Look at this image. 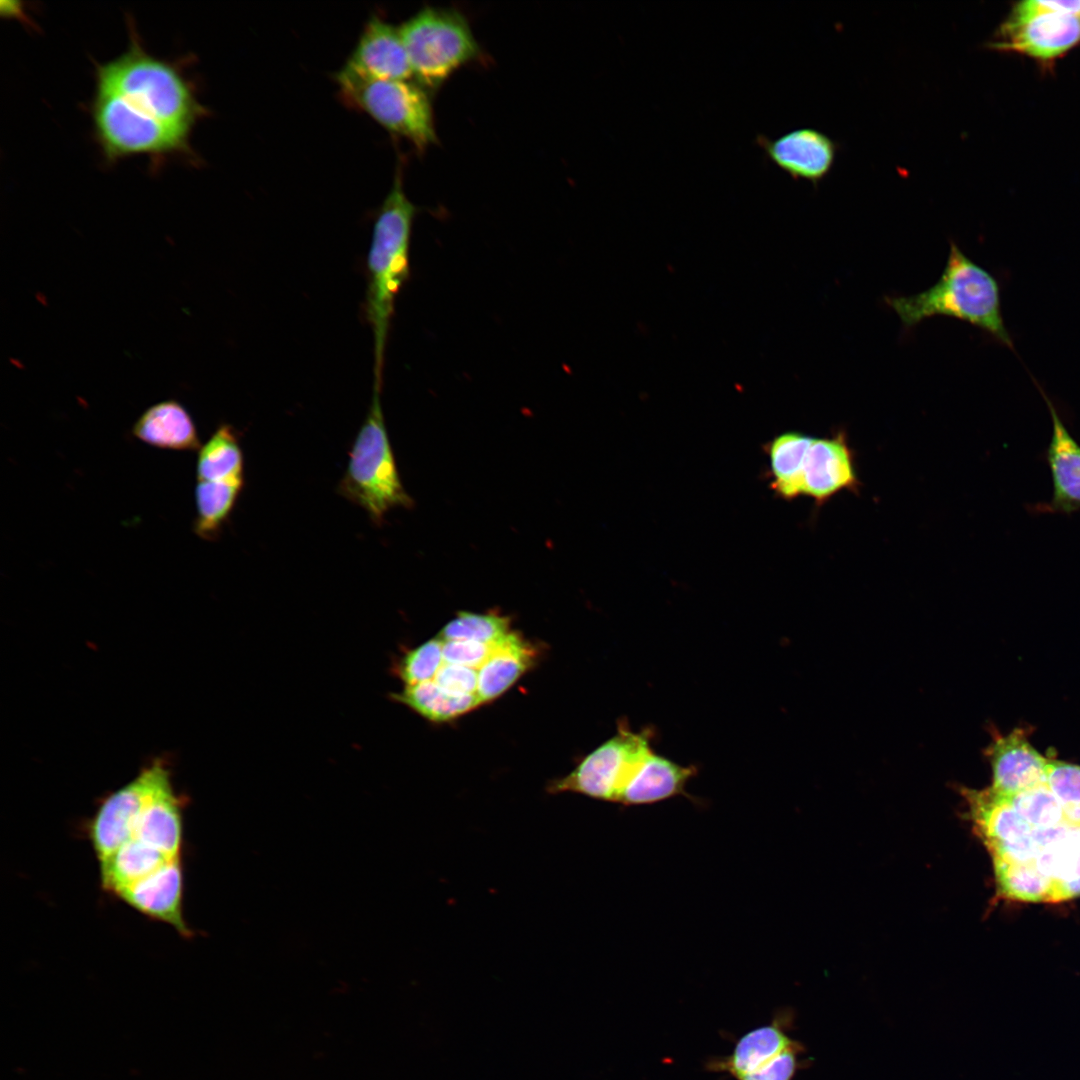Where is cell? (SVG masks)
Returning <instances> with one entry per match:
<instances>
[{
  "label": "cell",
  "instance_id": "18",
  "mask_svg": "<svg viewBox=\"0 0 1080 1080\" xmlns=\"http://www.w3.org/2000/svg\"><path fill=\"white\" fill-rule=\"evenodd\" d=\"M345 65L376 79L409 80L413 77L399 28L378 16H372L365 24Z\"/></svg>",
  "mask_w": 1080,
  "mask_h": 1080
},
{
  "label": "cell",
  "instance_id": "14",
  "mask_svg": "<svg viewBox=\"0 0 1080 1080\" xmlns=\"http://www.w3.org/2000/svg\"><path fill=\"white\" fill-rule=\"evenodd\" d=\"M859 486L855 456L846 433L838 431L830 437L814 438L803 464L802 495L821 506L839 492H856Z\"/></svg>",
  "mask_w": 1080,
  "mask_h": 1080
},
{
  "label": "cell",
  "instance_id": "25",
  "mask_svg": "<svg viewBox=\"0 0 1080 1080\" xmlns=\"http://www.w3.org/2000/svg\"><path fill=\"white\" fill-rule=\"evenodd\" d=\"M813 439L800 432H785L768 444L771 487L776 495L787 500L802 495V469Z\"/></svg>",
  "mask_w": 1080,
  "mask_h": 1080
},
{
  "label": "cell",
  "instance_id": "36",
  "mask_svg": "<svg viewBox=\"0 0 1080 1080\" xmlns=\"http://www.w3.org/2000/svg\"><path fill=\"white\" fill-rule=\"evenodd\" d=\"M1034 1L1043 9L1080 16V1Z\"/></svg>",
  "mask_w": 1080,
  "mask_h": 1080
},
{
  "label": "cell",
  "instance_id": "11",
  "mask_svg": "<svg viewBox=\"0 0 1080 1080\" xmlns=\"http://www.w3.org/2000/svg\"><path fill=\"white\" fill-rule=\"evenodd\" d=\"M170 781L168 766L157 759L102 801L88 828L89 840L99 863L131 838L148 803Z\"/></svg>",
  "mask_w": 1080,
  "mask_h": 1080
},
{
  "label": "cell",
  "instance_id": "23",
  "mask_svg": "<svg viewBox=\"0 0 1080 1080\" xmlns=\"http://www.w3.org/2000/svg\"><path fill=\"white\" fill-rule=\"evenodd\" d=\"M535 648L517 633L510 632L478 669L477 696L481 704L506 692L533 664Z\"/></svg>",
  "mask_w": 1080,
  "mask_h": 1080
},
{
  "label": "cell",
  "instance_id": "9",
  "mask_svg": "<svg viewBox=\"0 0 1080 1080\" xmlns=\"http://www.w3.org/2000/svg\"><path fill=\"white\" fill-rule=\"evenodd\" d=\"M794 1020L792 1011L778 1012L769 1024L741 1036L730 1054L710 1057L705 1069L735 1080H793L810 1064L802 1059L805 1046L790 1036Z\"/></svg>",
  "mask_w": 1080,
  "mask_h": 1080
},
{
  "label": "cell",
  "instance_id": "27",
  "mask_svg": "<svg viewBox=\"0 0 1080 1080\" xmlns=\"http://www.w3.org/2000/svg\"><path fill=\"white\" fill-rule=\"evenodd\" d=\"M244 479L197 481L194 532L202 539L215 540L228 520L243 488Z\"/></svg>",
  "mask_w": 1080,
  "mask_h": 1080
},
{
  "label": "cell",
  "instance_id": "24",
  "mask_svg": "<svg viewBox=\"0 0 1080 1080\" xmlns=\"http://www.w3.org/2000/svg\"><path fill=\"white\" fill-rule=\"evenodd\" d=\"M180 857L169 856L138 840H129L99 863L102 887L116 895Z\"/></svg>",
  "mask_w": 1080,
  "mask_h": 1080
},
{
  "label": "cell",
  "instance_id": "3",
  "mask_svg": "<svg viewBox=\"0 0 1080 1080\" xmlns=\"http://www.w3.org/2000/svg\"><path fill=\"white\" fill-rule=\"evenodd\" d=\"M416 207L403 189L400 169L374 224L368 254L367 316L374 335V385L382 384L385 346L395 298L409 278V246Z\"/></svg>",
  "mask_w": 1080,
  "mask_h": 1080
},
{
  "label": "cell",
  "instance_id": "34",
  "mask_svg": "<svg viewBox=\"0 0 1080 1080\" xmlns=\"http://www.w3.org/2000/svg\"><path fill=\"white\" fill-rule=\"evenodd\" d=\"M497 643H483L472 640L444 641V663L461 665L478 670L493 652Z\"/></svg>",
  "mask_w": 1080,
  "mask_h": 1080
},
{
  "label": "cell",
  "instance_id": "5",
  "mask_svg": "<svg viewBox=\"0 0 1080 1080\" xmlns=\"http://www.w3.org/2000/svg\"><path fill=\"white\" fill-rule=\"evenodd\" d=\"M398 28L413 77L427 91L480 55L467 19L455 9L425 7Z\"/></svg>",
  "mask_w": 1080,
  "mask_h": 1080
},
{
  "label": "cell",
  "instance_id": "2",
  "mask_svg": "<svg viewBox=\"0 0 1080 1080\" xmlns=\"http://www.w3.org/2000/svg\"><path fill=\"white\" fill-rule=\"evenodd\" d=\"M96 87L188 137L206 114L178 65L148 53L135 32L125 52L96 66Z\"/></svg>",
  "mask_w": 1080,
  "mask_h": 1080
},
{
  "label": "cell",
  "instance_id": "7",
  "mask_svg": "<svg viewBox=\"0 0 1080 1080\" xmlns=\"http://www.w3.org/2000/svg\"><path fill=\"white\" fill-rule=\"evenodd\" d=\"M90 113L106 161L140 155L158 159L189 150L188 136L141 113L111 91L95 87Z\"/></svg>",
  "mask_w": 1080,
  "mask_h": 1080
},
{
  "label": "cell",
  "instance_id": "28",
  "mask_svg": "<svg viewBox=\"0 0 1080 1080\" xmlns=\"http://www.w3.org/2000/svg\"><path fill=\"white\" fill-rule=\"evenodd\" d=\"M243 467L238 435L231 425L222 424L199 449L197 481L244 479Z\"/></svg>",
  "mask_w": 1080,
  "mask_h": 1080
},
{
  "label": "cell",
  "instance_id": "4",
  "mask_svg": "<svg viewBox=\"0 0 1080 1080\" xmlns=\"http://www.w3.org/2000/svg\"><path fill=\"white\" fill-rule=\"evenodd\" d=\"M381 388L373 386L367 416L349 452L338 492L360 506L375 523L392 508L411 505L395 462L380 402Z\"/></svg>",
  "mask_w": 1080,
  "mask_h": 1080
},
{
  "label": "cell",
  "instance_id": "15",
  "mask_svg": "<svg viewBox=\"0 0 1080 1080\" xmlns=\"http://www.w3.org/2000/svg\"><path fill=\"white\" fill-rule=\"evenodd\" d=\"M1052 421L1050 442L1042 454L1052 479V496L1033 505L1038 513L1071 515L1080 510V444L1071 435L1051 399L1038 386Z\"/></svg>",
  "mask_w": 1080,
  "mask_h": 1080
},
{
  "label": "cell",
  "instance_id": "1",
  "mask_svg": "<svg viewBox=\"0 0 1080 1080\" xmlns=\"http://www.w3.org/2000/svg\"><path fill=\"white\" fill-rule=\"evenodd\" d=\"M946 266L930 288L910 296H886L885 303L898 315L903 327L911 329L933 316L965 321L1014 349L1001 309L1000 286L996 278L966 256L950 241Z\"/></svg>",
  "mask_w": 1080,
  "mask_h": 1080
},
{
  "label": "cell",
  "instance_id": "8",
  "mask_svg": "<svg viewBox=\"0 0 1080 1080\" xmlns=\"http://www.w3.org/2000/svg\"><path fill=\"white\" fill-rule=\"evenodd\" d=\"M653 736L651 728L634 731L626 719L619 720L617 733L589 753L572 772L549 784L548 792L578 793L618 804L622 792L653 751Z\"/></svg>",
  "mask_w": 1080,
  "mask_h": 1080
},
{
  "label": "cell",
  "instance_id": "6",
  "mask_svg": "<svg viewBox=\"0 0 1080 1080\" xmlns=\"http://www.w3.org/2000/svg\"><path fill=\"white\" fill-rule=\"evenodd\" d=\"M335 78L347 103L392 134L406 138L419 150L437 141L429 91L417 82L371 78L346 65Z\"/></svg>",
  "mask_w": 1080,
  "mask_h": 1080
},
{
  "label": "cell",
  "instance_id": "20",
  "mask_svg": "<svg viewBox=\"0 0 1080 1080\" xmlns=\"http://www.w3.org/2000/svg\"><path fill=\"white\" fill-rule=\"evenodd\" d=\"M129 840H138L172 857L181 856L183 802L171 781L148 803Z\"/></svg>",
  "mask_w": 1080,
  "mask_h": 1080
},
{
  "label": "cell",
  "instance_id": "22",
  "mask_svg": "<svg viewBox=\"0 0 1080 1080\" xmlns=\"http://www.w3.org/2000/svg\"><path fill=\"white\" fill-rule=\"evenodd\" d=\"M1034 861L1051 883L1049 903L1080 896V826L1066 825Z\"/></svg>",
  "mask_w": 1080,
  "mask_h": 1080
},
{
  "label": "cell",
  "instance_id": "13",
  "mask_svg": "<svg viewBox=\"0 0 1080 1080\" xmlns=\"http://www.w3.org/2000/svg\"><path fill=\"white\" fill-rule=\"evenodd\" d=\"M756 144L766 158L794 180L818 184L831 171L837 143L814 128H798L770 139L757 135Z\"/></svg>",
  "mask_w": 1080,
  "mask_h": 1080
},
{
  "label": "cell",
  "instance_id": "12",
  "mask_svg": "<svg viewBox=\"0 0 1080 1080\" xmlns=\"http://www.w3.org/2000/svg\"><path fill=\"white\" fill-rule=\"evenodd\" d=\"M968 818L992 862H1029L1037 855L1034 829L1017 813L1008 797L991 787L962 788Z\"/></svg>",
  "mask_w": 1080,
  "mask_h": 1080
},
{
  "label": "cell",
  "instance_id": "32",
  "mask_svg": "<svg viewBox=\"0 0 1080 1080\" xmlns=\"http://www.w3.org/2000/svg\"><path fill=\"white\" fill-rule=\"evenodd\" d=\"M443 643L439 637L406 651L392 665V672L405 685L433 680L444 663Z\"/></svg>",
  "mask_w": 1080,
  "mask_h": 1080
},
{
  "label": "cell",
  "instance_id": "17",
  "mask_svg": "<svg viewBox=\"0 0 1080 1080\" xmlns=\"http://www.w3.org/2000/svg\"><path fill=\"white\" fill-rule=\"evenodd\" d=\"M183 880L180 857L115 896L138 912L170 925L181 936L189 937L192 933L183 916Z\"/></svg>",
  "mask_w": 1080,
  "mask_h": 1080
},
{
  "label": "cell",
  "instance_id": "16",
  "mask_svg": "<svg viewBox=\"0 0 1080 1080\" xmlns=\"http://www.w3.org/2000/svg\"><path fill=\"white\" fill-rule=\"evenodd\" d=\"M986 755L992 767L990 787L1000 795L1012 797L1047 781L1048 760L1020 729L995 736Z\"/></svg>",
  "mask_w": 1080,
  "mask_h": 1080
},
{
  "label": "cell",
  "instance_id": "21",
  "mask_svg": "<svg viewBox=\"0 0 1080 1080\" xmlns=\"http://www.w3.org/2000/svg\"><path fill=\"white\" fill-rule=\"evenodd\" d=\"M132 434L151 446L192 451L200 449L196 426L187 410L176 400L149 407L135 422Z\"/></svg>",
  "mask_w": 1080,
  "mask_h": 1080
},
{
  "label": "cell",
  "instance_id": "35",
  "mask_svg": "<svg viewBox=\"0 0 1080 1080\" xmlns=\"http://www.w3.org/2000/svg\"><path fill=\"white\" fill-rule=\"evenodd\" d=\"M445 691L455 695L476 694L478 686V670L443 663L433 679Z\"/></svg>",
  "mask_w": 1080,
  "mask_h": 1080
},
{
  "label": "cell",
  "instance_id": "30",
  "mask_svg": "<svg viewBox=\"0 0 1080 1080\" xmlns=\"http://www.w3.org/2000/svg\"><path fill=\"white\" fill-rule=\"evenodd\" d=\"M510 632V619L506 616L461 611L442 628L438 637L444 641L497 643Z\"/></svg>",
  "mask_w": 1080,
  "mask_h": 1080
},
{
  "label": "cell",
  "instance_id": "19",
  "mask_svg": "<svg viewBox=\"0 0 1080 1080\" xmlns=\"http://www.w3.org/2000/svg\"><path fill=\"white\" fill-rule=\"evenodd\" d=\"M697 773L695 765H680L653 750L622 792L618 804L625 807L651 805L677 796L698 804L699 800L686 790L688 782Z\"/></svg>",
  "mask_w": 1080,
  "mask_h": 1080
},
{
  "label": "cell",
  "instance_id": "29",
  "mask_svg": "<svg viewBox=\"0 0 1080 1080\" xmlns=\"http://www.w3.org/2000/svg\"><path fill=\"white\" fill-rule=\"evenodd\" d=\"M998 897L1020 902H1048L1050 881L1035 861L992 862Z\"/></svg>",
  "mask_w": 1080,
  "mask_h": 1080
},
{
  "label": "cell",
  "instance_id": "10",
  "mask_svg": "<svg viewBox=\"0 0 1080 1080\" xmlns=\"http://www.w3.org/2000/svg\"><path fill=\"white\" fill-rule=\"evenodd\" d=\"M1079 43L1080 16L1043 9L1030 0L1015 5L991 47L1049 64Z\"/></svg>",
  "mask_w": 1080,
  "mask_h": 1080
},
{
  "label": "cell",
  "instance_id": "31",
  "mask_svg": "<svg viewBox=\"0 0 1080 1080\" xmlns=\"http://www.w3.org/2000/svg\"><path fill=\"white\" fill-rule=\"evenodd\" d=\"M1008 798L1017 813L1033 829L1052 828L1068 823L1047 781Z\"/></svg>",
  "mask_w": 1080,
  "mask_h": 1080
},
{
  "label": "cell",
  "instance_id": "26",
  "mask_svg": "<svg viewBox=\"0 0 1080 1080\" xmlns=\"http://www.w3.org/2000/svg\"><path fill=\"white\" fill-rule=\"evenodd\" d=\"M390 696L392 700L433 722L452 720L481 704L477 694H451L434 680L406 685L402 691Z\"/></svg>",
  "mask_w": 1080,
  "mask_h": 1080
},
{
  "label": "cell",
  "instance_id": "33",
  "mask_svg": "<svg viewBox=\"0 0 1080 1080\" xmlns=\"http://www.w3.org/2000/svg\"><path fill=\"white\" fill-rule=\"evenodd\" d=\"M1047 784L1070 825L1080 826V766L1048 760Z\"/></svg>",
  "mask_w": 1080,
  "mask_h": 1080
}]
</instances>
